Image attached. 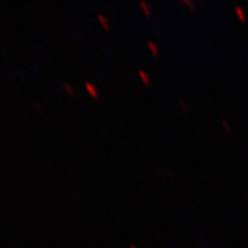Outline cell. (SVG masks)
I'll list each match as a JSON object with an SVG mask.
<instances>
[{"instance_id": "6da1fadb", "label": "cell", "mask_w": 248, "mask_h": 248, "mask_svg": "<svg viewBox=\"0 0 248 248\" xmlns=\"http://www.w3.org/2000/svg\"><path fill=\"white\" fill-rule=\"evenodd\" d=\"M85 89L89 92V94L93 98V99H98L99 98V91L97 89V86L94 84H92L90 82H86L85 83Z\"/></svg>"}, {"instance_id": "7a4b0ae2", "label": "cell", "mask_w": 248, "mask_h": 248, "mask_svg": "<svg viewBox=\"0 0 248 248\" xmlns=\"http://www.w3.org/2000/svg\"><path fill=\"white\" fill-rule=\"evenodd\" d=\"M138 76H139L140 81L143 82L145 85L148 86L149 84H151V77H149V74H147L145 70L139 69V70H138Z\"/></svg>"}, {"instance_id": "3957f363", "label": "cell", "mask_w": 248, "mask_h": 248, "mask_svg": "<svg viewBox=\"0 0 248 248\" xmlns=\"http://www.w3.org/2000/svg\"><path fill=\"white\" fill-rule=\"evenodd\" d=\"M147 46H148L149 51L152 52V54H153L154 56H158V54H160V52H158V47L154 41L148 40L147 41Z\"/></svg>"}, {"instance_id": "277c9868", "label": "cell", "mask_w": 248, "mask_h": 248, "mask_svg": "<svg viewBox=\"0 0 248 248\" xmlns=\"http://www.w3.org/2000/svg\"><path fill=\"white\" fill-rule=\"evenodd\" d=\"M140 7L143 8L144 10V13L147 15V16H151L152 15V10H151V7H149V5L147 2H145V1H140Z\"/></svg>"}, {"instance_id": "5b68a950", "label": "cell", "mask_w": 248, "mask_h": 248, "mask_svg": "<svg viewBox=\"0 0 248 248\" xmlns=\"http://www.w3.org/2000/svg\"><path fill=\"white\" fill-rule=\"evenodd\" d=\"M98 20H99V22L102 24V27H104L105 30H109V23L108 21H107V18L105 17L104 15L99 14V15H98Z\"/></svg>"}, {"instance_id": "8992f818", "label": "cell", "mask_w": 248, "mask_h": 248, "mask_svg": "<svg viewBox=\"0 0 248 248\" xmlns=\"http://www.w3.org/2000/svg\"><path fill=\"white\" fill-rule=\"evenodd\" d=\"M63 87H64V90L67 91V93L70 95V97H74V95H75V91H74V89H72L71 85H70L69 83L64 82V83H63Z\"/></svg>"}, {"instance_id": "52a82bcc", "label": "cell", "mask_w": 248, "mask_h": 248, "mask_svg": "<svg viewBox=\"0 0 248 248\" xmlns=\"http://www.w3.org/2000/svg\"><path fill=\"white\" fill-rule=\"evenodd\" d=\"M235 13L238 14V16H239L240 20H241V21H245V13H244V10H242V8H241L240 6H235Z\"/></svg>"}, {"instance_id": "ba28073f", "label": "cell", "mask_w": 248, "mask_h": 248, "mask_svg": "<svg viewBox=\"0 0 248 248\" xmlns=\"http://www.w3.org/2000/svg\"><path fill=\"white\" fill-rule=\"evenodd\" d=\"M181 4L187 5V6H189V7H193V8H195V7H196L195 2H194V1H192V0H181Z\"/></svg>"}, {"instance_id": "9c48e42d", "label": "cell", "mask_w": 248, "mask_h": 248, "mask_svg": "<svg viewBox=\"0 0 248 248\" xmlns=\"http://www.w3.org/2000/svg\"><path fill=\"white\" fill-rule=\"evenodd\" d=\"M179 104H181V107L183 108V110H184V112H189V107H187V105L185 104V101H184V100H181V102H179Z\"/></svg>"}, {"instance_id": "30bf717a", "label": "cell", "mask_w": 248, "mask_h": 248, "mask_svg": "<svg viewBox=\"0 0 248 248\" xmlns=\"http://www.w3.org/2000/svg\"><path fill=\"white\" fill-rule=\"evenodd\" d=\"M222 125L224 126L225 131H227V132H229V131H231V126L227 124V122H226V121H222Z\"/></svg>"}, {"instance_id": "8fae6325", "label": "cell", "mask_w": 248, "mask_h": 248, "mask_svg": "<svg viewBox=\"0 0 248 248\" xmlns=\"http://www.w3.org/2000/svg\"><path fill=\"white\" fill-rule=\"evenodd\" d=\"M33 105H35V107L38 109V112H39V113H43V109H41V107L39 106V104H38V102H35Z\"/></svg>"}, {"instance_id": "7c38bea8", "label": "cell", "mask_w": 248, "mask_h": 248, "mask_svg": "<svg viewBox=\"0 0 248 248\" xmlns=\"http://www.w3.org/2000/svg\"><path fill=\"white\" fill-rule=\"evenodd\" d=\"M130 248H137V247H135V245H130Z\"/></svg>"}]
</instances>
